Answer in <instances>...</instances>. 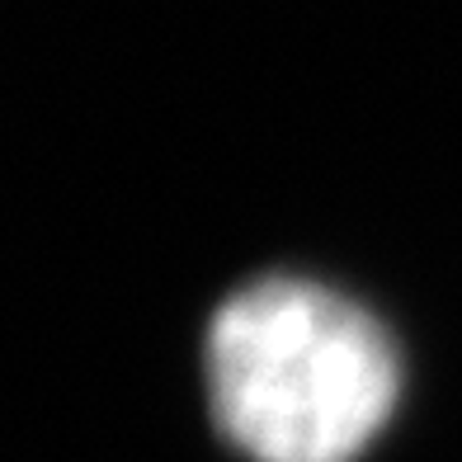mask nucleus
I'll use <instances>...</instances> for the list:
<instances>
[{
  "label": "nucleus",
  "instance_id": "obj_1",
  "mask_svg": "<svg viewBox=\"0 0 462 462\" xmlns=\"http://www.w3.org/2000/svg\"><path fill=\"white\" fill-rule=\"evenodd\" d=\"M208 396L255 462H354L396 402V354L364 307L307 279H264L208 330Z\"/></svg>",
  "mask_w": 462,
  "mask_h": 462
}]
</instances>
